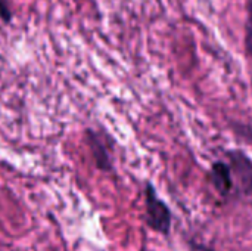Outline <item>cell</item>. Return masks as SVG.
Segmentation results:
<instances>
[{"mask_svg":"<svg viewBox=\"0 0 252 251\" xmlns=\"http://www.w3.org/2000/svg\"><path fill=\"white\" fill-rule=\"evenodd\" d=\"M145 207L148 226L161 235H168L171 231L173 215L165 201L158 197L157 189L151 182L145 185Z\"/></svg>","mask_w":252,"mask_h":251,"instance_id":"cell-1","label":"cell"},{"mask_svg":"<svg viewBox=\"0 0 252 251\" xmlns=\"http://www.w3.org/2000/svg\"><path fill=\"white\" fill-rule=\"evenodd\" d=\"M84 141L93 155L96 167L102 172H111L114 169V163L111 157L114 142L111 141L109 135L89 127L84 132Z\"/></svg>","mask_w":252,"mask_h":251,"instance_id":"cell-2","label":"cell"},{"mask_svg":"<svg viewBox=\"0 0 252 251\" xmlns=\"http://www.w3.org/2000/svg\"><path fill=\"white\" fill-rule=\"evenodd\" d=\"M232 176L236 179L241 192L252 197V160L241 149H230L226 152Z\"/></svg>","mask_w":252,"mask_h":251,"instance_id":"cell-3","label":"cell"},{"mask_svg":"<svg viewBox=\"0 0 252 251\" xmlns=\"http://www.w3.org/2000/svg\"><path fill=\"white\" fill-rule=\"evenodd\" d=\"M208 179L223 198H227L232 191H233V176L230 172V167L224 161H216L213 163L210 172H208Z\"/></svg>","mask_w":252,"mask_h":251,"instance_id":"cell-4","label":"cell"},{"mask_svg":"<svg viewBox=\"0 0 252 251\" xmlns=\"http://www.w3.org/2000/svg\"><path fill=\"white\" fill-rule=\"evenodd\" d=\"M247 7H248V21H247V33H245V49L247 53L252 58V0L247 1Z\"/></svg>","mask_w":252,"mask_h":251,"instance_id":"cell-5","label":"cell"},{"mask_svg":"<svg viewBox=\"0 0 252 251\" xmlns=\"http://www.w3.org/2000/svg\"><path fill=\"white\" fill-rule=\"evenodd\" d=\"M233 132L244 141H247L250 145H252V127L251 126H245L241 123H232Z\"/></svg>","mask_w":252,"mask_h":251,"instance_id":"cell-6","label":"cell"},{"mask_svg":"<svg viewBox=\"0 0 252 251\" xmlns=\"http://www.w3.org/2000/svg\"><path fill=\"white\" fill-rule=\"evenodd\" d=\"M0 19L6 24H9L12 19V10H10L9 0H0Z\"/></svg>","mask_w":252,"mask_h":251,"instance_id":"cell-7","label":"cell"},{"mask_svg":"<svg viewBox=\"0 0 252 251\" xmlns=\"http://www.w3.org/2000/svg\"><path fill=\"white\" fill-rule=\"evenodd\" d=\"M190 250L192 251H214L211 247L205 246V244H199V243H195L192 241L190 243Z\"/></svg>","mask_w":252,"mask_h":251,"instance_id":"cell-8","label":"cell"}]
</instances>
